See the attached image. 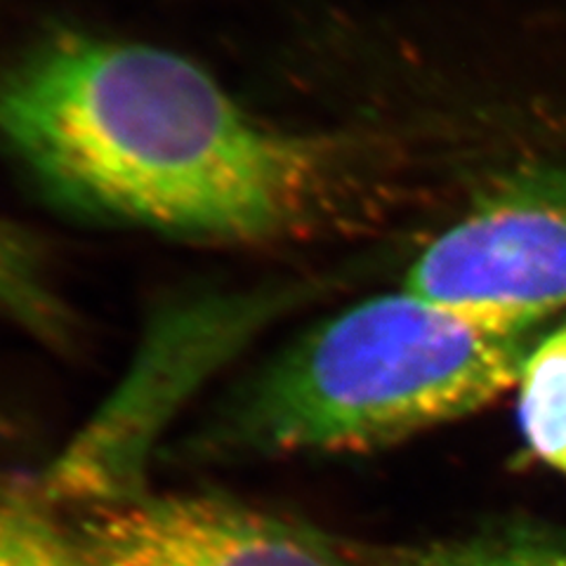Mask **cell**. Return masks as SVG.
Returning <instances> with one entry per match:
<instances>
[{
    "label": "cell",
    "mask_w": 566,
    "mask_h": 566,
    "mask_svg": "<svg viewBox=\"0 0 566 566\" xmlns=\"http://www.w3.org/2000/svg\"><path fill=\"white\" fill-rule=\"evenodd\" d=\"M0 137L60 201L170 237L297 239L357 197L345 139L272 126L177 52L83 33L0 76Z\"/></svg>",
    "instance_id": "obj_1"
},
{
    "label": "cell",
    "mask_w": 566,
    "mask_h": 566,
    "mask_svg": "<svg viewBox=\"0 0 566 566\" xmlns=\"http://www.w3.org/2000/svg\"><path fill=\"white\" fill-rule=\"evenodd\" d=\"M531 331L476 322L409 291L312 326L248 378L197 437L222 460L359 453L484 409L517 385Z\"/></svg>",
    "instance_id": "obj_2"
},
{
    "label": "cell",
    "mask_w": 566,
    "mask_h": 566,
    "mask_svg": "<svg viewBox=\"0 0 566 566\" xmlns=\"http://www.w3.org/2000/svg\"><path fill=\"white\" fill-rule=\"evenodd\" d=\"M403 291L507 331L566 307V166L524 168L489 189L422 248Z\"/></svg>",
    "instance_id": "obj_3"
},
{
    "label": "cell",
    "mask_w": 566,
    "mask_h": 566,
    "mask_svg": "<svg viewBox=\"0 0 566 566\" xmlns=\"http://www.w3.org/2000/svg\"><path fill=\"white\" fill-rule=\"evenodd\" d=\"M74 531L87 566H361L340 541L216 495H112Z\"/></svg>",
    "instance_id": "obj_4"
},
{
    "label": "cell",
    "mask_w": 566,
    "mask_h": 566,
    "mask_svg": "<svg viewBox=\"0 0 566 566\" xmlns=\"http://www.w3.org/2000/svg\"><path fill=\"white\" fill-rule=\"evenodd\" d=\"M361 566H566L564 531L507 526L413 545L352 547Z\"/></svg>",
    "instance_id": "obj_5"
},
{
    "label": "cell",
    "mask_w": 566,
    "mask_h": 566,
    "mask_svg": "<svg viewBox=\"0 0 566 566\" xmlns=\"http://www.w3.org/2000/svg\"><path fill=\"white\" fill-rule=\"evenodd\" d=\"M52 501L41 486L0 472V566H87L74 526Z\"/></svg>",
    "instance_id": "obj_6"
},
{
    "label": "cell",
    "mask_w": 566,
    "mask_h": 566,
    "mask_svg": "<svg viewBox=\"0 0 566 566\" xmlns=\"http://www.w3.org/2000/svg\"><path fill=\"white\" fill-rule=\"evenodd\" d=\"M517 387L526 444L547 465L566 472V326L528 352Z\"/></svg>",
    "instance_id": "obj_7"
},
{
    "label": "cell",
    "mask_w": 566,
    "mask_h": 566,
    "mask_svg": "<svg viewBox=\"0 0 566 566\" xmlns=\"http://www.w3.org/2000/svg\"><path fill=\"white\" fill-rule=\"evenodd\" d=\"M0 307L39 326V331L57 326L55 303L45 295L33 260L20 239L3 227H0Z\"/></svg>",
    "instance_id": "obj_8"
}]
</instances>
